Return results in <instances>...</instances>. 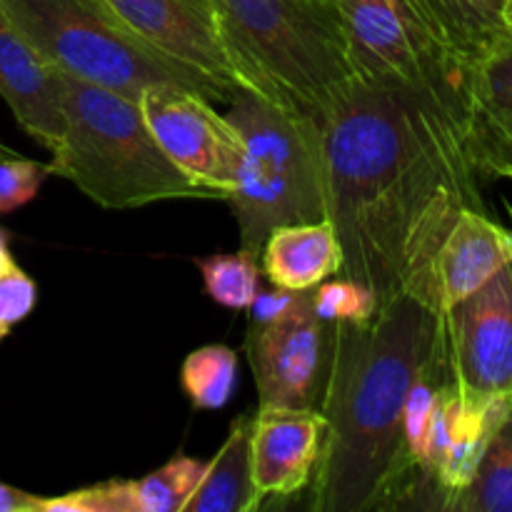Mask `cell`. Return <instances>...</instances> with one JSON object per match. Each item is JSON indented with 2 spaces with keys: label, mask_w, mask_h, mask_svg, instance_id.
I'll return each mask as SVG.
<instances>
[{
  "label": "cell",
  "mask_w": 512,
  "mask_h": 512,
  "mask_svg": "<svg viewBox=\"0 0 512 512\" xmlns=\"http://www.w3.org/2000/svg\"><path fill=\"white\" fill-rule=\"evenodd\" d=\"M320 130L340 275L380 305L415 295L435 310V255L465 208L485 210L463 118L403 85L358 78Z\"/></svg>",
  "instance_id": "obj_1"
},
{
  "label": "cell",
  "mask_w": 512,
  "mask_h": 512,
  "mask_svg": "<svg viewBox=\"0 0 512 512\" xmlns=\"http://www.w3.org/2000/svg\"><path fill=\"white\" fill-rule=\"evenodd\" d=\"M440 345L443 320L415 295H395L363 323H333L315 512L390 510L403 475L405 400Z\"/></svg>",
  "instance_id": "obj_2"
},
{
  "label": "cell",
  "mask_w": 512,
  "mask_h": 512,
  "mask_svg": "<svg viewBox=\"0 0 512 512\" xmlns=\"http://www.w3.org/2000/svg\"><path fill=\"white\" fill-rule=\"evenodd\" d=\"M238 88L320 123L358 80L335 0H215Z\"/></svg>",
  "instance_id": "obj_3"
},
{
  "label": "cell",
  "mask_w": 512,
  "mask_h": 512,
  "mask_svg": "<svg viewBox=\"0 0 512 512\" xmlns=\"http://www.w3.org/2000/svg\"><path fill=\"white\" fill-rule=\"evenodd\" d=\"M65 130L50 153V175L70 180L110 210L160 200L215 198L158 145L138 100L63 73Z\"/></svg>",
  "instance_id": "obj_4"
},
{
  "label": "cell",
  "mask_w": 512,
  "mask_h": 512,
  "mask_svg": "<svg viewBox=\"0 0 512 512\" xmlns=\"http://www.w3.org/2000/svg\"><path fill=\"white\" fill-rule=\"evenodd\" d=\"M230 123L245 143L238 185L230 193L240 248L258 255L270 230L330 218L323 130L310 115L285 113L245 88L228 100Z\"/></svg>",
  "instance_id": "obj_5"
},
{
  "label": "cell",
  "mask_w": 512,
  "mask_h": 512,
  "mask_svg": "<svg viewBox=\"0 0 512 512\" xmlns=\"http://www.w3.org/2000/svg\"><path fill=\"white\" fill-rule=\"evenodd\" d=\"M30 43L65 75L138 100L153 85H180L228 103L233 90L145 43L105 0H0Z\"/></svg>",
  "instance_id": "obj_6"
},
{
  "label": "cell",
  "mask_w": 512,
  "mask_h": 512,
  "mask_svg": "<svg viewBox=\"0 0 512 512\" xmlns=\"http://www.w3.org/2000/svg\"><path fill=\"white\" fill-rule=\"evenodd\" d=\"M335 5L360 80L428 95L463 118L468 130V65L445 45L418 0H335Z\"/></svg>",
  "instance_id": "obj_7"
},
{
  "label": "cell",
  "mask_w": 512,
  "mask_h": 512,
  "mask_svg": "<svg viewBox=\"0 0 512 512\" xmlns=\"http://www.w3.org/2000/svg\"><path fill=\"white\" fill-rule=\"evenodd\" d=\"M440 320L460 398L473 405L512 400V260Z\"/></svg>",
  "instance_id": "obj_8"
},
{
  "label": "cell",
  "mask_w": 512,
  "mask_h": 512,
  "mask_svg": "<svg viewBox=\"0 0 512 512\" xmlns=\"http://www.w3.org/2000/svg\"><path fill=\"white\" fill-rule=\"evenodd\" d=\"M138 105L163 153L200 188L215 198H230L245 143L228 115L215 113L205 95L180 85L145 88Z\"/></svg>",
  "instance_id": "obj_9"
},
{
  "label": "cell",
  "mask_w": 512,
  "mask_h": 512,
  "mask_svg": "<svg viewBox=\"0 0 512 512\" xmlns=\"http://www.w3.org/2000/svg\"><path fill=\"white\" fill-rule=\"evenodd\" d=\"M245 353L258 385V408L320 410L333 358V323L313 310V295L293 313L250 320Z\"/></svg>",
  "instance_id": "obj_10"
},
{
  "label": "cell",
  "mask_w": 512,
  "mask_h": 512,
  "mask_svg": "<svg viewBox=\"0 0 512 512\" xmlns=\"http://www.w3.org/2000/svg\"><path fill=\"white\" fill-rule=\"evenodd\" d=\"M325 428L320 410L258 408L250 425V512L313 483Z\"/></svg>",
  "instance_id": "obj_11"
},
{
  "label": "cell",
  "mask_w": 512,
  "mask_h": 512,
  "mask_svg": "<svg viewBox=\"0 0 512 512\" xmlns=\"http://www.w3.org/2000/svg\"><path fill=\"white\" fill-rule=\"evenodd\" d=\"M158 53L238 88L225 55L215 0H105Z\"/></svg>",
  "instance_id": "obj_12"
},
{
  "label": "cell",
  "mask_w": 512,
  "mask_h": 512,
  "mask_svg": "<svg viewBox=\"0 0 512 512\" xmlns=\"http://www.w3.org/2000/svg\"><path fill=\"white\" fill-rule=\"evenodd\" d=\"M468 155L478 180L512 183V30L468 68Z\"/></svg>",
  "instance_id": "obj_13"
},
{
  "label": "cell",
  "mask_w": 512,
  "mask_h": 512,
  "mask_svg": "<svg viewBox=\"0 0 512 512\" xmlns=\"http://www.w3.org/2000/svg\"><path fill=\"white\" fill-rule=\"evenodd\" d=\"M0 98L20 128L53 150L65 130L63 73L30 43L0 5Z\"/></svg>",
  "instance_id": "obj_14"
},
{
  "label": "cell",
  "mask_w": 512,
  "mask_h": 512,
  "mask_svg": "<svg viewBox=\"0 0 512 512\" xmlns=\"http://www.w3.org/2000/svg\"><path fill=\"white\" fill-rule=\"evenodd\" d=\"M512 260V230L485 210L465 208L445 235L433 265V303L438 315L488 283Z\"/></svg>",
  "instance_id": "obj_15"
},
{
  "label": "cell",
  "mask_w": 512,
  "mask_h": 512,
  "mask_svg": "<svg viewBox=\"0 0 512 512\" xmlns=\"http://www.w3.org/2000/svg\"><path fill=\"white\" fill-rule=\"evenodd\" d=\"M263 270L270 285L283 290H313L343 270V245L330 218L318 223L280 225L265 238Z\"/></svg>",
  "instance_id": "obj_16"
},
{
  "label": "cell",
  "mask_w": 512,
  "mask_h": 512,
  "mask_svg": "<svg viewBox=\"0 0 512 512\" xmlns=\"http://www.w3.org/2000/svg\"><path fill=\"white\" fill-rule=\"evenodd\" d=\"M250 415H240L183 512H250Z\"/></svg>",
  "instance_id": "obj_17"
},
{
  "label": "cell",
  "mask_w": 512,
  "mask_h": 512,
  "mask_svg": "<svg viewBox=\"0 0 512 512\" xmlns=\"http://www.w3.org/2000/svg\"><path fill=\"white\" fill-rule=\"evenodd\" d=\"M433 28L470 68L505 30L503 0H418Z\"/></svg>",
  "instance_id": "obj_18"
},
{
  "label": "cell",
  "mask_w": 512,
  "mask_h": 512,
  "mask_svg": "<svg viewBox=\"0 0 512 512\" xmlns=\"http://www.w3.org/2000/svg\"><path fill=\"white\" fill-rule=\"evenodd\" d=\"M450 512H512V405L485 443L470 483L450 500Z\"/></svg>",
  "instance_id": "obj_19"
},
{
  "label": "cell",
  "mask_w": 512,
  "mask_h": 512,
  "mask_svg": "<svg viewBox=\"0 0 512 512\" xmlns=\"http://www.w3.org/2000/svg\"><path fill=\"white\" fill-rule=\"evenodd\" d=\"M180 380L198 410L225 408L238 383V353L220 343L203 345L185 358Z\"/></svg>",
  "instance_id": "obj_20"
},
{
  "label": "cell",
  "mask_w": 512,
  "mask_h": 512,
  "mask_svg": "<svg viewBox=\"0 0 512 512\" xmlns=\"http://www.w3.org/2000/svg\"><path fill=\"white\" fill-rule=\"evenodd\" d=\"M205 293L230 310H248L260 293L258 255L240 248L238 253H215L198 260Z\"/></svg>",
  "instance_id": "obj_21"
},
{
  "label": "cell",
  "mask_w": 512,
  "mask_h": 512,
  "mask_svg": "<svg viewBox=\"0 0 512 512\" xmlns=\"http://www.w3.org/2000/svg\"><path fill=\"white\" fill-rule=\"evenodd\" d=\"M205 475L203 460L178 455L145 478L133 480L135 512H183Z\"/></svg>",
  "instance_id": "obj_22"
},
{
  "label": "cell",
  "mask_w": 512,
  "mask_h": 512,
  "mask_svg": "<svg viewBox=\"0 0 512 512\" xmlns=\"http://www.w3.org/2000/svg\"><path fill=\"white\" fill-rule=\"evenodd\" d=\"M313 295V310L325 323H363L373 318L380 308V300L368 285L358 280H335V283H320L310 290Z\"/></svg>",
  "instance_id": "obj_23"
},
{
  "label": "cell",
  "mask_w": 512,
  "mask_h": 512,
  "mask_svg": "<svg viewBox=\"0 0 512 512\" xmlns=\"http://www.w3.org/2000/svg\"><path fill=\"white\" fill-rule=\"evenodd\" d=\"M40 512H135L133 480H108L60 498H40Z\"/></svg>",
  "instance_id": "obj_24"
},
{
  "label": "cell",
  "mask_w": 512,
  "mask_h": 512,
  "mask_svg": "<svg viewBox=\"0 0 512 512\" xmlns=\"http://www.w3.org/2000/svg\"><path fill=\"white\" fill-rule=\"evenodd\" d=\"M48 175V163L20 158L13 150L0 155V213H10L33 200Z\"/></svg>",
  "instance_id": "obj_25"
},
{
  "label": "cell",
  "mask_w": 512,
  "mask_h": 512,
  "mask_svg": "<svg viewBox=\"0 0 512 512\" xmlns=\"http://www.w3.org/2000/svg\"><path fill=\"white\" fill-rule=\"evenodd\" d=\"M38 300L35 283L15 265L8 273H0V340L30 315Z\"/></svg>",
  "instance_id": "obj_26"
},
{
  "label": "cell",
  "mask_w": 512,
  "mask_h": 512,
  "mask_svg": "<svg viewBox=\"0 0 512 512\" xmlns=\"http://www.w3.org/2000/svg\"><path fill=\"white\" fill-rule=\"evenodd\" d=\"M0 512H40V498L0 483Z\"/></svg>",
  "instance_id": "obj_27"
},
{
  "label": "cell",
  "mask_w": 512,
  "mask_h": 512,
  "mask_svg": "<svg viewBox=\"0 0 512 512\" xmlns=\"http://www.w3.org/2000/svg\"><path fill=\"white\" fill-rule=\"evenodd\" d=\"M13 268H15V260H13V255H10L3 233H0V273H8V270H13Z\"/></svg>",
  "instance_id": "obj_28"
},
{
  "label": "cell",
  "mask_w": 512,
  "mask_h": 512,
  "mask_svg": "<svg viewBox=\"0 0 512 512\" xmlns=\"http://www.w3.org/2000/svg\"><path fill=\"white\" fill-rule=\"evenodd\" d=\"M503 25L512 30V0H503Z\"/></svg>",
  "instance_id": "obj_29"
}]
</instances>
